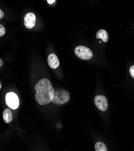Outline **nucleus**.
Listing matches in <instances>:
<instances>
[{
	"mask_svg": "<svg viewBox=\"0 0 134 151\" xmlns=\"http://www.w3.org/2000/svg\"><path fill=\"white\" fill-rule=\"evenodd\" d=\"M35 98L39 105H45L52 102L55 90L49 80L43 78L40 80L35 86Z\"/></svg>",
	"mask_w": 134,
	"mask_h": 151,
	"instance_id": "nucleus-1",
	"label": "nucleus"
},
{
	"mask_svg": "<svg viewBox=\"0 0 134 151\" xmlns=\"http://www.w3.org/2000/svg\"><path fill=\"white\" fill-rule=\"evenodd\" d=\"M70 99L69 93L63 89H57L55 90V95L52 101L54 104L63 105L68 102Z\"/></svg>",
	"mask_w": 134,
	"mask_h": 151,
	"instance_id": "nucleus-2",
	"label": "nucleus"
},
{
	"mask_svg": "<svg viewBox=\"0 0 134 151\" xmlns=\"http://www.w3.org/2000/svg\"><path fill=\"white\" fill-rule=\"evenodd\" d=\"M75 52L79 58L84 60H90L93 56L91 50L88 48L84 46H77L75 48Z\"/></svg>",
	"mask_w": 134,
	"mask_h": 151,
	"instance_id": "nucleus-3",
	"label": "nucleus"
},
{
	"mask_svg": "<svg viewBox=\"0 0 134 151\" xmlns=\"http://www.w3.org/2000/svg\"><path fill=\"white\" fill-rule=\"evenodd\" d=\"M5 102L8 106L13 110L17 109L19 105V98L14 92H9L6 94Z\"/></svg>",
	"mask_w": 134,
	"mask_h": 151,
	"instance_id": "nucleus-4",
	"label": "nucleus"
},
{
	"mask_svg": "<svg viewBox=\"0 0 134 151\" xmlns=\"http://www.w3.org/2000/svg\"><path fill=\"white\" fill-rule=\"evenodd\" d=\"M94 103L98 110L105 112L108 107V102L106 98L103 95H97L94 98Z\"/></svg>",
	"mask_w": 134,
	"mask_h": 151,
	"instance_id": "nucleus-5",
	"label": "nucleus"
},
{
	"mask_svg": "<svg viewBox=\"0 0 134 151\" xmlns=\"http://www.w3.org/2000/svg\"><path fill=\"white\" fill-rule=\"evenodd\" d=\"M36 23V16L34 13H29L24 18V25L26 28L31 29L34 27Z\"/></svg>",
	"mask_w": 134,
	"mask_h": 151,
	"instance_id": "nucleus-6",
	"label": "nucleus"
},
{
	"mask_svg": "<svg viewBox=\"0 0 134 151\" xmlns=\"http://www.w3.org/2000/svg\"><path fill=\"white\" fill-rule=\"evenodd\" d=\"M47 61L49 66L52 69H56L59 67L60 62L59 60L55 54H51L49 55L47 58Z\"/></svg>",
	"mask_w": 134,
	"mask_h": 151,
	"instance_id": "nucleus-7",
	"label": "nucleus"
},
{
	"mask_svg": "<svg viewBox=\"0 0 134 151\" xmlns=\"http://www.w3.org/2000/svg\"><path fill=\"white\" fill-rule=\"evenodd\" d=\"M96 37L99 39H102L104 42H107L109 39V36L107 31L105 30H99L96 33Z\"/></svg>",
	"mask_w": 134,
	"mask_h": 151,
	"instance_id": "nucleus-8",
	"label": "nucleus"
},
{
	"mask_svg": "<svg viewBox=\"0 0 134 151\" xmlns=\"http://www.w3.org/2000/svg\"><path fill=\"white\" fill-rule=\"evenodd\" d=\"M3 119L5 123H10L13 120V114L9 109H5L3 112Z\"/></svg>",
	"mask_w": 134,
	"mask_h": 151,
	"instance_id": "nucleus-9",
	"label": "nucleus"
},
{
	"mask_svg": "<svg viewBox=\"0 0 134 151\" xmlns=\"http://www.w3.org/2000/svg\"><path fill=\"white\" fill-rule=\"evenodd\" d=\"M95 150L96 151H107L108 149L103 142L98 141L95 145Z\"/></svg>",
	"mask_w": 134,
	"mask_h": 151,
	"instance_id": "nucleus-10",
	"label": "nucleus"
},
{
	"mask_svg": "<svg viewBox=\"0 0 134 151\" xmlns=\"http://www.w3.org/2000/svg\"><path fill=\"white\" fill-rule=\"evenodd\" d=\"M5 33V29L4 28V27L3 25L0 24V37L3 36Z\"/></svg>",
	"mask_w": 134,
	"mask_h": 151,
	"instance_id": "nucleus-11",
	"label": "nucleus"
},
{
	"mask_svg": "<svg viewBox=\"0 0 134 151\" xmlns=\"http://www.w3.org/2000/svg\"><path fill=\"white\" fill-rule=\"evenodd\" d=\"M129 72L132 77L134 79V65L132 66L129 69Z\"/></svg>",
	"mask_w": 134,
	"mask_h": 151,
	"instance_id": "nucleus-12",
	"label": "nucleus"
},
{
	"mask_svg": "<svg viewBox=\"0 0 134 151\" xmlns=\"http://www.w3.org/2000/svg\"><path fill=\"white\" fill-rule=\"evenodd\" d=\"M3 17H4V13L1 9H0V19H2Z\"/></svg>",
	"mask_w": 134,
	"mask_h": 151,
	"instance_id": "nucleus-13",
	"label": "nucleus"
},
{
	"mask_svg": "<svg viewBox=\"0 0 134 151\" xmlns=\"http://www.w3.org/2000/svg\"><path fill=\"white\" fill-rule=\"evenodd\" d=\"M55 1H56V0H47V2H48L49 4H51L53 3H54L55 2Z\"/></svg>",
	"mask_w": 134,
	"mask_h": 151,
	"instance_id": "nucleus-14",
	"label": "nucleus"
},
{
	"mask_svg": "<svg viewBox=\"0 0 134 151\" xmlns=\"http://www.w3.org/2000/svg\"><path fill=\"white\" fill-rule=\"evenodd\" d=\"M3 65V61L1 58H0V67H1Z\"/></svg>",
	"mask_w": 134,
	"mask_h": 151,
	"instance_id": "nucleus-15",
	"label": "nucleus"
},
{
	"mask_svg": "<svg viewBox=\"0 0 134 151\" xmlns=\"http://www.w3.org/2000/svg\"><path fill=\"white\" fill-rule=\"evenodd\" d=\"M0 88H1V84H0Z\"/></svg>",
	"mask_w": 134,
	"mask_h": 151,
	"instance_id": "nucleus-16",
	"label": "nucleus"
}]
</instances>
